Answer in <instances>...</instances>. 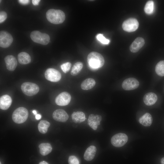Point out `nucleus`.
<instances>
[{
	"mask_svg": "<svg viewBox=\"0 0 164 164\" xmlns=\"http://www.w3.org/2000/svg\"><path fill=\"white\" fill-rule=\"evenodd\" d=\"M87 62L89 67L92 69H97L102 67L104 63V59L100 53L92 52L88 55Z\"/></svg>",
	"mask_w": 164,
	"mask_h": 164,
	"instance_id": "f257e3e1",
	"label": "nucleus"
},
{
	"mask_svg": "<svg viewBox=\"0 0 164 164\" xmlns=\"http://www.w3.org/2000/svg\"><path fill=\"white\" fill-rule=\"evenodd\" d=\"M46 16L47 20L54 24L62 23L65 19V14L61 10L51 9L47 11Z\"/></svg>",
	"mask_w": 164,
	"mask_h": 164,
	"instance_id": "f03ea898",
	"label": "nucleus"
},
{
	"mask_svg": "<svg viewBox=\"0 0 164 164\" xmlns=\"http://www.w3.org/2000/svg\"><path fill=\"white\" fill-rule=\"evenodd\" d=\"M29 113L26 108L20 107L15 110L12 116L13 121L17 124H21L25 122L27 119Z\"/></svg>",
	"mask_w": 164,
	"mask_h": 164,
	"instance_id": "7ed1b4c3",
	"label": "nucleus"
},
{
	"mask_svg": "<svg viewBox=\"0 0 164 164\" xmlns=\"http://www.w3.org/2000/svg\"><path fill=\"white\" fill-rule=\"evenodd\" d=\"M30 38L34 42L43 45L47 44L50 40L49 35L38 31H34L30 34Z\"/></svg>",
	"mask_w": 164,
	"mask_h": 164,
	"instance_id": "20e7f679",
	"label": "nucleus"
},
{
	"mask_svg": "<svg viewBox=\"0 0 164 164\" xmlns=\"http://www.w3.org/2000/svg\"><path fill=\"white\" fill-rule=\"evenodd\" d=\"M21 89L25 94L31 96L36 94L39 91V86L35 83L25 82L22 84Z\"/></svg>",
	"mask_w": 164,
	"mask_h": 164,
	"instance_id": "39448f33",
	"label": "nucleus"
},
{
	"mask_svg": "<svg viewBox=\"0 0 164 164\" xmlns=\"http://www.w3.org/2000/svg\"><path fill=\"white\" fill-rule=\"evenodd\" d=\"M128 138L125 133H120L113 135L111 139V142L114 146L120 147L124 145L127 142Z\"/></svg>",
	"mask_w": 164,
	"mask_h": 164,
	"instance_id": "423d86ee",
	"label": "nucleus"
},
{
	"mask_svg": "<svg viewBox=\"0 0 164 164\" xmlns=\"http://www.w3.org/2000/svg\"><path fill=\"white\" fill-rule=\"evenodd\" d=\"M138 26V22L136 19L130 18L123 22L122 27L124 31L128 32H131L136 30Z\"/></svg>",
	"mask_w": 164,
	"mask_h": 164,
	"instance_id": "0eeeda50",
	"label": "nucleus"
},
{
	"mask_svg": "<svg viewBox=\"0 0 164 164\" xmlns=\"http://www.w3.org/2000/svg\"><path fill=\"white\" fill-rule=\"evenodd\" d=\"M45 77L48 80L52 82H57L61 79V75L58 70L53 68H49L45 71Z\"/></svg>",
	"mask_w": 164,
	"mask_h": 164,
	"instance_id": "6e6552de",
	"label": "nucleus"
},
{
	"mask_svg": "<svg viewBox=\"0 0 164 164\" xmlns=\"http://www.w3.org/2000/svg\"><path fill=\"white\" fill-rule=\"evenodd\" d=\"M13 41V37L10 34L5 31H0V47L4 48H7L11 45Z\"/></svg>",
	"mask_w": 164,
	"mask_h": 164,
	"instance_id": "1a4fd4ad",
	"label": "nucleus"
},
{
	"mask_svg": "<svg viewBox=\"0 0 164 164\" xmlns=\"http://www.w3.org/2000/svg\"><path fill=\"white\" fill-rule=\"evenodd\" d=\"M139 85V81L135 78L130 77L125 79L123 82L122 87L126 91L134 90L137 88Z\"/></svg>",
	"mask_w": 164,
	"mask_h": 164,
	"instance_id": "9d476101",
	"label": "nucleus"
},
{
	"mask_svg": "<svg viewBox=\"0 0 164 164\" xmlns=\"http://www.w3.org/2000/svg\"><path fill=\"white\" fill-rule=\"evenodd\" d=\"M71 99V96L70 94L67 92H63L56 97L55 102L57 105L64 106L70 103Z\"/></svg>",
	"mask_w": 164,
	"mask_h": 164,
	"instance_id": "9b49d317",
	"label": "nucleus"
},
{
	"mask_svg": "<svg viewBox=\"0 0 164 164\" xmlns=\"http://www.w3.org/2000/svg\"><path fill=\"white\" fill-rule=\"evenodd\" d=\"M53 119L56 121L65 122L69 118L67 113L63 110L59 109L55 110L52 115Z\"/></svg>",
	"mask_w": 164,
	"mask_h": 164,
	"instance_id": "f8f14e48",
	"label": "nucleus"
},
{
	"mask_svg": "<svg viewBox=\"0 0 164 164\" xmlns=\"http://www.w3.org/2000/svg\"><path fill=\"white\" fill-rule=\"evenodd\" d=\"M102 118L101 115L91 114L88 117V124L93 130H96L98 126L100 124V122Z\"/></svg>",
	"mask_w": 164,
	"mask_h": 164,
	"instance_id": "ddd939ff",
	"label": "nucleus"
},
{
	"mask_svg": "<svg viewBox=\"0 0 164 164\" xmlns=\"http://www.w3.org/2000/svg\"><path fill=\"white\" fill-rule=\"evenodd\" d=\"M4 60L7 69L9 70L12 71L15 69L17 65V62L14 56L8 55L5 57Z\"/></svg>",
	"mask_w": 164,
	"mask_h": 164,
	"instance_id": "4468645a",
	"label": "nucleus"
},
{
	"mask_svg": "<svg viewBox=\"0 0 164 164\" xmlns=\"http://www.w3.org/2000/svg\"><path fill=\"white\" fill-rule=\"evenodd\" d=\"M145 43L144 39L142 37L137 38L130 46V50L132 53H136L144 46Z\"/></svg>",
	"mask_w": 164,
	"mask_h": 164,
	"instance_id": "2eb2a0df",
	"label": "nucleus"
},
{
	"mask_svg": "<svg viewBox=\"0 0 164 164\" xmlns=\"http://www.w3.org/2000/svg\"><path fill=\"white\" fill-rule=\"evenodd\" d=\"M157 95L153 92H149L146 94L143 98V101L147 106H151L154 104L157 100Z\"/></svg>",
	"mask_w": 164,
	"mask_h": 164,
	"instance_id": "dca6fc26",
	"label": "nucleus"
},
{
	"mask_svg": "<svg viewBox=\"0 0 164 164\" xmlns=\"http://www.w3.org/2000/svg\"><path fill=\"white\" fill-rule=\"evenodd\" d=\"M12 103L11 97L8 95H4L0 98V108L3 110L8 109Z\"/></svg>",
	"mask_w": 164,
	"mask_h": 164,
	"instance_id": "f3484780",
	"label": "nucleus"
},
{
	"mask_svg": "<svg viewBox=\"0 0 164 164\" xmlns=\"http://www.w3.org/2000/svg\"><path fill=\"white\" fill-rule=\"evenodd\" d=\"M97 151L95 146L91 145L86 150L84 154V158L87 161L92 160L95 155Z\"/></svg>",
	"mask_w": 164,
	"mask_h": 164,
	"instance_id": "a211bd4d",
	"label": "nucleus"
},
{
	"mask_svg": "<svg viewBox=\"0 0 164 164\" xmlns=\"http://www.w3.org/2000/svg\"><path fill=\"white\" fill-rule=\"evenodd\" d=\"M139 122L145 126H150L152 122V118L151 115L148 113H146L140 118Z\"/></svg>",
	"mask_w": 164,
	"mask_h": 164,
	"instance_id": "6ab92c4d",
	"label": "nucleus"
},
{
	"mask_svg": "<svg viewBox=\"0 0 164 164\" xmlns=\"http://www.w3.org/2000/svg\"><path fill=\"white\" fill-rule=\"evenodd\" d=\"M71 118L73 122L76 123H80L85 119L84 113L80 111L73 112L71 114Z\"/></svg>",
	"mask_w": 164,
	"mask_h": 164,
	"instance_id": "aec40b11",
	"label": "nucleus"
},
{
	"mask_svg": "<svg viewBox=\"0 0 164 164\" xmlns=\"http://www.w3.org/2000/svg\"><path fill=\"white\" fill-rule=\"evenodd\" d=\"M19 63L21 64H26L31 61V57L29 54L25 52L19 53L18 55Z\"/></svg>",
	"mask_w": 164,
	"mask_h": 164,
	"instance_id": "412c9836",
	"label": "nucleus"
},
{
	"mask_svg": "<svg viewBox=\"0 0 164 164\" xmlns=\"http://www.w3.org/2000/svg\"><path fill=\"white\" fill-rule=\"evenodd\" d=\"M39 152L43 155H46L49 154L52 151V148L49 143H42L39 146Z\"/></svg>",
	"mask_w": 164,
	"mask_h": 164,
	"instance_id": "4be33fe9",
	"label": "nucleus"
},
{
	"mask_svg": "<svg viewBox=\"0 0 164 164\" xmlns=\"http://www.w3.org/2000/svg\"><path fill=\"white\" fill-rule=\"evenodd\" d=\"M96 82L95 80L91 78H88L84 80L81 84V87L83 90L91 89L95 86Z\"/></svg>",
	"mask_w": 164,
	"mask_h": 164,
	"instance_id": "5701e85b",
	"label": "nucleus"
},
{
	"mask_svg": "<svg viewBox=\"0 0 164 164\" xmlns=\"http://www.w3.org/2000/svg\"><path fill=\"white\" fill-rule=\"evenodd\" d=\"M50 125V123L47 121L42 120L40 121L38 125L39 131L42 134H45L47 131L48 128Z\"/></svg>",
	"mask_w": 164,
	"mask_h": 164,
	"instance_id": "b1692460",
	"label": "nucleus"
},
{
	"mask_svg": "<svg viewBox=\"0 0 164 164\" xmlns=\"http://www.w3.org/2000/svg\"><path fill=\"white\" fill-rule=\"evenodd\" d=\"M83 67L82 63L78 62L76 63L73 66L71 70V74L73 76L78 75L81 70Z\"/></svg>",
	"mask_w": 164,
	"mask_h": 164,
	"instance_id": "393cba45",
	"label": "nucleus"
},
{
	"mask_svg": "<svg viewBox=\"0 0 164 164\" xmlns=\"http://www.w3.org/2000/svg\"><path fill=\"white\" fill-rule=\"evenodd\" d=\"M155 71L156 74L159 76H164V60L159 62L155 67Z\"/></svg>",
	"mask_w": 164,
	"mask_h": 164,
	"instance_id": "a878e982",
	"label": "nucleus"
},
{
	"mask_svg": "<svg viewBox=\"0 0 164 164\" xmlns=\"http://www.w3.org/2000/svg\"><path fill=\"white\" fill-rule=\"evenodd\" d=\"M154 9V2L152 1H149L147 2L144 8L146 13L148 14H152Z\"/></svg>",
	"mask_w": 164,
	"mask_h": 164,
	"instance_id": "bb28decb",
	"label": "nucleus"
},
{
	"mask_svg": "<svg viewBox=\"0 0 164 164\" xmlns=\"http://www.w3.org/2000/svg\"><path fill=\"white\" fill-rule=\"evenodd\" d=\"M96 38L98 40L103 44H107L110 42V40L106 39L101 34H99L97 35Z\"/></svg>",
	"mask_w": 164,
	"mask_h": 164,
	"instance_id": "cd10ccee",
	"label": "nucleus"
},
{
	"mask_svg": "<svg viewBox=\"0 0 164 164\" xmlns=\"http://www.w3.org/2000/svg\"><path fill=\"white\" fill-rule=\"evenodd\" d=\"M71 64L69 62L63 63L61 65V68L62 71L65 73L68 72L70 69Z\"/></svg>",
	"mask_w": 164,
	"mask_h": 164,
	"instance_id": "c85d7f7f",
	"label": "nucleus"
},
{
	"mask_svg": "<svg viewBox=\"0 0 164 164\" xmlns=\"http://www.w3.org/2000/svg\"><path fill=\"white\" fill-rule=\"evenodd\" d=\"M69 164H79V162L78 159L75 156L71 155L68 159Z\"/></svg>",
	"mask_w": 164,
	"mask_h": 164,
	"instance_id": "c756f323",
	"label": "nucleus"
},
{
	"mask_svg": "<svg viewBox=\"0 0 164 164\" xmlns=\"http://www.w3.org/2000/svg\"><path fill=\"white\" fill-rule=\"evenodd\" d=\"M7 14L4 11H1L0 12V23L4 22L7 18Z\"/></svg>",
	"mask_w": 164,
	"mask_h": 164,
	"instance_id": "7c9ffc66",
	"label": "nucleus"
},
{
	"mask_svg": "<svg viewBox=\"0 0 164 164\" xmlns=\"http://www.w3.org/2000/svg\"><path fill=\"white\" fill-rule=\"evenodd\" d=\"M18 1L21 4L26 5L28 4L30 1L28 0H19Z\"/></svg>",
	"mask_w": 164,
	"mask_h": 164,
	"instance_id": "2f4dec72",
	"label": "nucleus"
},
{
	"mask_svg": "<svg viewBox=\"0 0 164 164\" xmlns=\"http://www.w3.org/2000/svg\"><path fill=\"white\" fill-rule=\"evenodd\" d=\"M40 0H32V2L33 5H37L39 4V3Z\"/></svg>",
	"mask_w": 164,
	"mask_h": 164,
	"instance_id": "473e14b6",
	"label": "nucleus"
},
{
	"mask_svg": "<svg viewBox=\"0 0 164 164\" xmlns=\"http://www.w3.org/2000/svg\"><path fill=\"white\" fill-rule=\"evenodd\" d=\"M41 116L40 114H36V115L35 118L37 120H39L41 118Z\"/></svg>",
	"mask_w": 164,
	"mask_h": 164,
	"instance_id": "72a5a7b5",
	"label": "nucleus"
},
{
	"mask_svg": "<svg viewBox=\"0 0 164 164\" xmlns=\"http://www.w3.org/2000/svg\"><path fill=\"white\" fill-rule=\"evenodd\" d=\"M39 164H48L45 161H42L39 162Z\"/></svg>",
	"mask_w": 164,
	"mask_h": 164,
	"instance_id": "f704fd0d",
	"label": "nucleus"
},
{
	"mask_svg": "<svg viewBox=\"0 0 164 164\" xmlns=\"http://www.w3.org/2000/svg\"><path fill=\"white\" fill-rule=\"evenodd\" d=\"M160 162L161 164H164V157L161 159Z\"/></svg>",
	"mask_w": 164,
	"mask_h": 164,
	"instance_id": "c9c22d12",
	"label": "nucleus"
},
{
	"mask_svg": "<svg viewBox=\"0 0 164 164\" xmlns=\"http://www.w3.org/2000/svg\"><path fill=\"white\" fill-rule=\"evenodd\" d=\"M32 112L34 114L36 115V114H37V112H36V111L35 110H34L32 111Z\"/></svg>",
	"mask_w": 164,
	"mask_h": 164,
	"instance_id": "e433bc0d",
	"label": "nucleus"
},
{
	"mask_svg": "<svg viewBox=\"0 0 164 164\" xmlns=\"http://www.w3.org/2000/svg\"><path fill=\"white\" fill-rule=\"evenodd\" d=\"M0 164H1V162H0Z\"/></svg>",
	"mask_w": 164,
	"mask_h": 164,
	"instance_id": "4c0bfd02",
	"label": "nucleus"
}]
</instances>
